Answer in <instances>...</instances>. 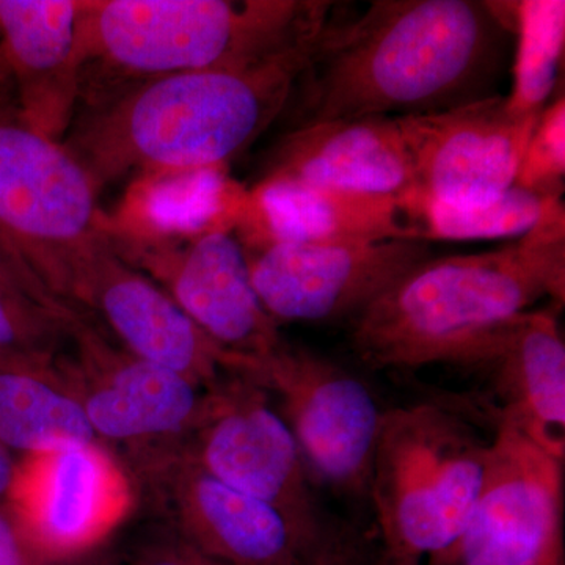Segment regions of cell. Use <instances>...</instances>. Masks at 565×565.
Wrapping results in <instances>:
<instances>
[{"label": "cell", "mask_w": 565, "mask_h": 565, "mask_svg": "<svg viewBox=\"0 0 565 565\" xmlns=\"http://www.w3.org/2000/svg\"><path fill=\"white\" fill-rule=\"evenodd\" d=\"M514 85L505 104L519 117H537L555 90L565 47L564 0L515 2Z\"/></svg>", "instance_id": "cb8c5ba5"}, {"label": "cell", "mask_w": 565, "mask_h": 565, "mask_svg": "<svg viewBox=\"0 0 565 565\" xmlns=\"http://www.w3.org/2000/svg\"><path fill=\"white\" fill-rule=\"evenodd\" d=\"M68 340L73 352L55 356V370L96 438L128 446L134 459L184 444L202 412L204 390L111 344L82 316L71 323Z\"/></svg>", "instance_id": "30bf717a"}, {"label": "cell", "mask_w": 565, "mask_h": 565, "mask_svg": "<svg viewBox=\"0 0 565 565\" xmlns=\"http://www.w3.org/2000/svg\"><path fill=\"white\" fill-rule=\"evenodd\" d=\"M233 234L244 250L278 243L412 241L399 199L288 180H259L247 189Z\"/></svg>", "instance_id": "ffe728a7"}, {"label": "cell", "mask_w": 565, "mask_h": 565, "mask_svg": "<svg viewBox=\"0 0 565 565\" xmlns=\"http://www.w3.org/2000/svg\"><path fill=\"white\" fill-rule=\"evenodd\" d=\"M84 0H0V54L22 118L65 140L81 102Z\"/></svg>", "instance_id": "ac0fdd59"}, {"label": "cell", "mask_w": 565, "mask_h": 565, "mask_svg": "<svg viewBox=\"0 0 565 565\" xmlns=\"http://www.w3.org/2000/svg\"><path fill=\"white\" fill-rule=\"evenodd\" d=\"M374 559L359 527L326 514L305 565H374Z\"/></svg>", "instance_id": "4316f807"}, {"label": "cell", "mask_w": 565, "mask_h": 565, "mask_svg": "<svg viewBox=\"0 0 565 565\" xmlns=\"http://www.w3.org/2000/svg\"><path fill=\"white\" fill-rule=\"evenodd\" d=\"M0 565H47L25 541L6 504H0Z\"/></svg>", "instance_id": "f546056e"}, {"label": "cell", "mask_w": 565, "mask_h": 565, "mask_svg": "<svg viewBox=\"0 0 565 565\" xmlns=\"http://www.w3.org/2000/svg\"><path fill=\"white\" fill-rule=\"evenodd\" d=\"M259 180L401 199L416 188L404 117L334 120L291 129L275 143Z\"/></svg>", "instance_id": "d6986e66"}, {"label": "cell", "mask_w": 565, "mask_h": 565, "mask_svg": "<svg viewBox=\"0 0 565 565\" xmlns=\"http://www.w3.org/2000/svg\"><path fill=\"white\" fill-rule=\"evenodd\" d=\"M321 35L241 68L134 85L90 107L63 143L99 193L129 174L140 181L228 169L289 106Z\"/></svg>", "instance_id": "7a4b0ae2"}, {"label": "cell", "mask_w": 565, "mask_h": 565, "mask_svg": "<svg viewBox=\"0 0 565 565\" xmlns=\"http://www.w3.org/2000/svg\"><path fill=\"white\" fill-rule=\"evenodd\" d=\"M115 253L147 275L226 351L263 360L282 337L253 289L243 245L232 232L173 237L104 228Z\"/></svg>", "instance_id": "9c48e42d"}, {"label": "cell", "mask_w": 565, "mask_h": 565, "mask_svg": "<svg viewBox=\"0 0 565 565\" xmlns=\"http://www.w3.org/2000/svg\"><path fill=\"white\" fill-rule=\"evenodd\" d=\"M54 360L52 362H39V360L21 359V356L0 352V371L20 370V367H50L54 364Z\"/></svg>", "instance_id": "1f68e13d"}, {"label": "cell", "mask_w": 565, "mask_h": 565, "mask_svg": "<svg viewBox=\"0 0 565 565\" xmlns=\"http://www.w3.org/2000/svg\"><path fill=\"white\" fill-rule=\"evenodd\" d=\"M489 446L473 424L446 405L385 411L367 494L381 553L422 565L445 556L473 511Z\"/></svg>", "instance_id": "5b68a950"}, {"label": "cell", "mask_w": 565, "mask_h": 565, "mask_svg": "<svg viewBox=\"0 0 565 565\" xmlns=\"http://www.w3.org/2000/svg\"><path fill=\"white\" fill-rule=\"evenodd\" d=\"M412 241H481L522 237L563 203V196H545L511 188L482 204H449L412 191L399 199Z\"/></svg>", "instance_id": "603a6c76"}, {"label": "cell", "mask_w": 565, "mask_h": 565, "mask_svg": "<svg viewBox=\"0 0 565 565\" xmlns=\"http://www.w3.org/2000/svg\"><path fill=\"white\" fill-rule=\"evenodd\" d=\"M98 200L79 159L36 132L13 93H0V247L71 307L74 270L104 236Z\"/></svg>", "instance_id": "8992f818"}, {"label": "cell", "mask_w": 565, "mask_h": 565, "mask_svg": "<svg viewBox=\"0 0 565 565\" xmlns=\"http://www.w3.org/2000/svg\"><path fill=\"white\" fill-rule=\"evenodd\" d=\"M182 445L134 460L169 505L181 537L225 565L307 563L313 545L300 537L280 511L223 484L193 462Z\"/></svg>", "instance_id": "9a60e30c"}, {"label": "cell", "mask_w": 565, "mask_h": 565, "mask_svg": "<svg viewBox=\"0 0 565 565\" xmlns=\"http://www.w3.org/2000/svg\"><path fill=\"white\" fill-rule=\"evenodd\" d=\"M273 394L248 373L204 390L202 412L182 449L223 484L274 505L307 544L323 523L310 475Z\"/></svg>", "instance_id": "52a82bcc"}, {"label": "cell", "mask_w": 565, "mask_h": 565, "mask_svg": "<svg viewBox=\"0 0 565 565\" xmlns=\"http://www.w3.org/2000/svg\"><path fill=\"white\" fill-rule=\"evenodd\" d=\"M259 302L281 322L353 318L430 258L419 241L278 243L244 250Z\"/></svg>", "instance_id": "5bb4252c"}, {"label": "cell", "mask_w": 565, "mask_h": 565, "mask_svg": "<svg viewBox=\"0 0 565 565\" xmlns=\"http://www.w3.org/2000/svg\"><path fill=\"white\" fill-rule=\"evenodd\" d=\"M323 0H84L81 99L98 106L143 82L241 68L318 39Z\"/></svg>", "instance_id": "277c9868"}, {"label": "cell", "mask_w": 565, "mask_h": 565, "mask_svg": "<svg viewBox=\"0 0 565 565\" xmlns=\"http://www.w3.org/2000/svg\"><path fill=\"white\" fill-rule=\"evenodd\" d=\"M537 117H519L492 95L437 114L404 117L416 188L449 204L493 202L514 188Z\"/></svg>", "instance_id": "2e32d148"}, {"label": "cell", "mask_w": 565, "mask_h": 565, "mask_svg": "<svg viewBox=\"0 0 565 565\" xmlns=\"http://www.w3.org/2000/svg\"><path fill=\"white\" fill-rule=\"evenodd\" d=\"M374 565H422V564L407 563V561L392 559V557L385 556L384 553H381V555L375 557Z\"/></svg>", "instance_id": "836d02e7"}, {"label": "cell", "mask_w": 565, "mask_h": 565, "mask_svg": "<svg viewBox=\"0 0 565 565\" xmlns=\"http://www.w3.org/2000/svg\"><path fill=\"white\" fill-rule=\"evenodd\" d=\"M131 476L99 440L22 456L6 504L47 565L84 555L134 508Z\"/></svg>", "instance_id": "7c38bea8"}, {"label": "cell", "mask_w": 565, "mask_h": 565, "mask_svg": "<svg viewBox=\"0 0 565 565\" xmlns=\"http://www.w3.org/2000/svg\"><path fill=\"white\" fill-rule=\"evenodd\" d=\"M17 462L18 460H14L9 449L0 445V504L6 503L7 497H9L14 471H17Z\"/></svg>", "instance_id": "4dcf8cb0"}, {"label": "cell", "mask_w": 565, "mask_h": 565, "mask_svg": "<svg viewBox=\"0 0 565 565\" xmlns=\"http://www.w3.org/2000/svg\"><path fill=\"white\" fill-rule=\"evenodd\" d=\"M0 93H11L9 73H7L6 63L0 54Z\"/></svg>", "instance_id": "d6a6232c"}, {"label": "cell", "mask_w": 565, "mask_h": 565, "mask_svg": "<svg viewBox=\"0 0 565 565\" xmlns=\"http://www.w3.org/2000/svg\"><path fill=\"white\" fill-rule=\"evenodd\" d=\"M245 199L247 189L228 177V169L134 181L125 204L115 214L104 215L103 225L154 236L233 233Z\"/></svg>", "instance_id": "44dd1931"}, {"label": "cell", "mask_w": 565, "mask_h": 565, "mask_svg": "<svg viewBox=\"0 0 565 565\" xmlns=\"http://www.w3.org/2000/svg\"><path fill=\"white\" fill-rule=\"evenodd\" d=\"M259 363V382L280 399L311 482L367 498L385 412L373 392L341 364L285 340Z\"/></svg>", "instance_id": "ba28073f"}, {"label": "cell", "mask_w": 565, "mask_h": 565, "mask_svg": "<svg viewBox=\"0 0 565 565\" xmlns=\"http://www.w3.org/2000/svg\"><path fill=\"white\" fill-rule=\"evenodd\" d=\"M0 282L14 289V291L25 294V296L31 297V299L43 305V307L50 308V310L55 311V313L74 315L77 311L76 308L62 302L57 297L47 292L35 278L31 277V275L22 270L21 267L14 263L13 259L3 252L2 247H0Z\"/></svg>", "instance_id": "f1b7e54d"}, {"label": "cell", "mask_w": 565, "mask_h": 565, "mask_svg": "<svg viewBox=\"0 0 565 565\" xmlns=\"http://www.w3.org/2000/svg\"><path fill=\"white\" fill-rule=\"evenodd\" d=\"M70 300L102 315L122 349L199 388H212L226 374L259 373L258 360L212 341L162 288L122 262L106 234L74 270Z\"/></svg>", "instance_id": "4fadbf2b"}, {"label": "cell", "mask_w": 565, "mask_h": 565, "mask_svg": "<svg viewBox=\"0 0 565 565\" xmlns=\"http://www.w3.org/2000/svg\"><path fill=\"white\" fill-rule=\"evenodd\" d=\"M455 367L484 386L494 426L565 456V345L555 310H530L487 333Z\"/></svg>", "instance_id": "e0dca14e"}, {"label": "cell", "mask_w": 565, "mask_h": 565, "mask_svg": "<svg viewBox=\"0 0 565 565\" xmlns=\"http://www.w3.org/2000/svg\"><path fill=\"white\" fill-rule=\"evenodd\" d=\"M512 32L503 2L374 0L323 29L297 81L292 129L367 117H416L479 95Z\"/></svg>", "instance_id": "6da1fadb"}, {"label": "cell", "mask_w": 565, "mask_h": 565, "mask_svg": "<svg viewBox=\"0 0 565 565\" xmlns=\"http://www.w3.org/2000/svg\"><path fill=\"white\" fill-rule=\"evenodd\" d=\"M79 316L55 313L0 282V352L52 362L58 343L68 338L70 326Z\"/></svg>", "instance_id": "d4e9b609"}, {"label": "cell", "mask_w": 565, "mask_h": 565, "mask_svg": "<svg viewBox=\"0 0 565 565\" xmlns=\"http://www.w3.org/2000/svg\"><path fill=\"white\" fill-rule=\"evenodd\" d=\"M134 565H225L207 556L180 534L156 539L140 550Z\"/></svg>", "instance_id": "83f0119b"}, {"label": "cell", "mask_w": 565, "mask_h": 565, "mask_svg": "<svg viewBox=\"0 0 565 565\" xmlns=\"http://www.w3.org/2000/svg\"><path fill=\"white\" fill-rule=\"evenodd\" d=\"M55 364L0 371V445L22 456L96 441Z\"/></svg>", "instance_id": "7402d4cb"}, {"label": "cell", "mask_w": 565, "mask_h": 565, "mask_svg": "<svg viewBox=\"0 0 565 565\" xmlns=\"http://www.w3.org/2000/svg\"><path fill=\"white\" fill-rule=\"evenodd\" d=\"M565 177V99L539 115L516 172L515 188L545 196H563Z\"/></svg>", "instance_id": "484cf974"}, {"label": "cell", "mask_w": 565, "mask_h": 565, "mask_svg": "<svg viewBox=\"0 0 565 565\" xmlns=\"http://www.w3.org/2000/svg\"><path fill=\"white\" fill-rule=\"evenodd\" d=\"M544 297L564 305V203L498 250L419 263L353 316L352 349L374 370L452 366Z\"/></svg>", "instance_id": "3957f363"}, {"label": "cell", "mask_w": 565, "mask_h": 565, "mask_svg": "<svg viewBox=\"0 0 565 565\" xmlns=\"http://www.w3.org/2000/svg\"><path fill=\"white\" fill-rule=\"evenodd\" d=\"M563 463L525 435L497 427L462 534L427 565H563Z\"/></svg>", "instance_id": "8fae6325"}]
</instances>
